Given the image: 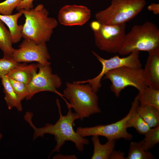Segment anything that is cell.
<instances>
[{"label":"cell","instance_id":"9","mask_svg":"<svg viewBox=\"0 0 159 159\" xmlns=\"http://www.w3.org/2000/svg\"><path fill=\"white\" fill-rule=\"evenodd\" d=\"M37 65L39 71L35 74L31 82L26 86L28 94L26 99H31L38 92L48 91L58 95L64 100L67 105H68L69 103L64 98L63 94L57 90L62 85L61 78L57 74L52 73L50 65H43L38 63Z\"/></svg>","mask_w":159,"mask_h":159},{"label":"cell","instance_id":"11","mask_svg":"<svg viewBox=\"0 0 159 159\" xmlns=\"http://www.w3.org/2000/svg\"><path fill=\"white\" fill-rule=\"evenodd\" d=\"M15 49L12 59L17 63L36 62L43 65H50V57L46 43H36L29 39H24Z\"/></svg>","mask_w":159,"mask_h":159},{"label":"cell","instance_id":"14","mask_svg":"<svg viewBox=\"0 0 159 159\" xmlns=\"http://www.w3.org/2000/svg\"><path fill=\"white\" fill-rule=\"evenodd\" d=\"M38 69L35 64L27 65L19 63L7 75L8 77L21 82L26 86L31 82Z\"/></svg>","mask_w":159,"mask_h":159},{"label":"cell","instance_id":"16","mask_svg":"<svg viewBox=\"0 0 159 159\" xmlns=\"http://www.w3.org/2000/svg\"><path fill=\"white\" fill-rule=\"evenodd\" d=\"M20 11L13 15L0 14V19L8 27L13 43L19 42L22 37L23 25L18 24V19L22 15Z\"/></svg>","mask_w":159,"mask_h":159},{"label":"cell","instance_id":"29","mask_svg":"<svg viewBox=\"0 0 159 159\" xmlns=\"http://www.w3.org/2000/svg\"><path fill=\"white\" fill-rule=\"evenodd\" d=\"M77 158L75 155H63L57 154L54 156L53 159H77Z\"/></svg>","mask_w":159,"mask_h":159},{"label":"cell","instance_id":"25","mask_svg":"<svg viewBox=\"0 0 159 159\" xmlns=\"http://www.w3.org/2000/svg\"><path fill=\"white\" fill-rule=\"evenodd\" d=\"M22 0H5L0 3V14L10 15L12 14Z\"/></svg>","mask_w":159,"mask_h":159},{"label":"cell","instance_id":"12","mask_svg":"<svg viewBox=\"0 0 159 159\" xmlns=\"http://www.w3.org/2000/svg\"><path fill=\"white\" fill-rule=\"evenodd\" d=\"M91 10L87 7L77 5H66L59 10L58 21L62 25L68 26H81L89 20Z\"/></svg>","mask_w":159,"mask_h":159},{"label":"cell","instance_id":"24","mask_svg":"<svg viewBox=\"0 0 159 159\" xmlns=\"http://www.w3.org/2000/svg\"><path fill=\"white\" fill-rule=\"evenodd\" d=\"M8 78L14 91L20 99L21 100L26 99L28 94L26 85L21 82L8 77Z\"/></svg>","mask_w":159,"mask_h":159},{"label":"cell","instance_id":"2","mask_svg":"<svg viewBox=\"0 0 159 159\" xmlns=\"http://www.w3.org/2000/svg\"><path fill=\"white\" fill-rule=\"evenodd\" d=\"M18 11L25 18L22 37L32 39L37 44L46 43L49 40L58 22L54 18L49 16V13L44 5L39 4L34 8Z\"/></svg>","mask_w":159,"mask_h":159},{"label":"cell","instance_id":"27","mask_svg":"<svg viewBox=\"0 0 159 159\" xmlns=\"http://www.w3.org/2000/svg\"><path fill=\"white\" fill-rule=\"evenodd\" d=\"M34 0H22L16 8V10L18 11L22 9L29 10L33 9V2Z\"/></svg>","mask_w":159,"mask_h":159},{"label":"cell","instance_id":"31","mask_svg":"<svg viewBox=\"0 0 159 159\" xmlns=\"http://www.w3.org/2000/svg\"><path fill=\"white\" fill-rule=\"evenodd\" d=\"M101 23L97 20L91 22L90 24V27L93 32L98 30L100 27Z\"/></svg>","mask_w":159,"mask_h":159},{"label":"cell","instance_id":"13","mask_svg":"<svg viewBox=\"0 0 159 159\" xmlns=\"http://www.w3.org/2000/svg\"><path fill=\"white\" fill-rule=\"evenodd\" d=\"M143 69L145 81L148 87L159 89V47L148 51Z\"/></svg>","mask_w":159,"mask_h":159},{"label":"cell","instance_id":"4","mask_svg":"<svg viewBox=\"0 0 159 159\" xmlns=\"http://www.w3.org/2000/svg\"><path fill=\"white\" fill-rule=\"evenodd\" d=\"M159 47V29L153 23L147 21L135 25L126 34L118 53L125 55L140 51L148 52Z\"/></svg>","mask_w":159,"mask_h":159},{"label":"cell","instance_id":"3","mask_svg":"<svg viewBox=\"0 0 159 159\" xmlns=\"http://www.w3.org/2000/svg\"><path fill=\"white\" fill-rule=\"evenodd\" d=\"M67 82L63 91L64 97L69 101L70 107L80 117L81 120L95 114L101 112L98 105V98L88 83Z\"/></svg>","mask_w":159,"mask_h":159},{"label":"cell","instance_id":"6","mask_svg":"<svg viewBox=\"0 0 159 159\" xmlns=\"http://www.w3.org/2000/svg\"><path fill=\"white\" fill-rule=\"evenodd\" d=\"M139 105L138 100L135 98L131 103V106L127 114L121 120L115 123L107 125H101L94 127H78L76 132L82 137L97 135L102 136L107 140L116 141L121 138L127 140L132 139L133 136L127 131L126 126L127 120L136 110Z\"/></svg>","mask_w":159,"mask_h":159},{"label":"cell","instance_id":"10","mask_svg":"<svg viewBox=\"0 0 159 159\" xmlns=\"http://www.w3.org/2000/svg\"><path fill=\"white\" fill-rule=\"evenodd\" d=\"M126 23L117 25L102 24L99 28L94 31L96 47L109 53H118L126 34Z\"/></svg>","mask_w":159,"mask_h":159},{"label":"cell","instance_id":"21","mask_svg":"<svg viewBox=\"0 0 159 159\" xmlns=\"http://www.w3.org/2000/svg\"><path fill=\"white\" fill-rule=\"evenodd\" d=\"M154 156L149 150L144 148L142 140L131 142L128 155L125 159H153Z\"/></svg>","mask_w":159,"mask_h":159},{"label":"cell","instance_id":"1","mask_svg":"<svg viewBox=\"0 0 159 159\" xmlns=\"http://www.w3.org/2000/svg\"><path fill=\"white\" fill-rule=\"evenodd\" d=\"M56 103L59 117L54 124L47 123L43 127H37L32 122L33 113L30 112H26L24 118L34 131L33 140H34L39 137L43 138L44 135L46 134L54 135L56 145L50 153L48 158L54 152H60L61 148L67 141L73 143L78 151L82 152L85 146L88 145L90 142L87 139L80 136L73 129L74 122L77 119H80V116L76 113L73 112L72 108L69 107H67L68 112L67 115H62L60 103L58 99L56 100Z\"/></svg>","mask_w":159,"mask_h":159},{"label":"cell","instance_id":"18","mask_svg":"<svg viewBox=\"0 0 159 159\" xmlns=\"http://www.w3.org/2000/svg\"><path fill=\"white\" fill-rule=\"evenodd\" d=\"M139 105L155 107L159 110V89L148 87L136 97Z\"/></svg>","mask_w":159,"mask_h":159},{"label":"cell","instance_id":"20","mask_svg":"<svg viewBox=\"0 0 159 159\" xmlns=\"http://www.w3.org/2000/svg\"><path fill=\"white\" fill-rule=\"evenodd\" d=\"M13 44L9 30L0 19V49L3 53L4 57L12 58L15 49L12 47Z\"/></svg>","mask_w":159,"mask_h":159},{"label":"cell","instance_id":"28","mask_svg":"<svg viewBox=\"0 0 159 159\" xmlns=\"http://www.w3.org/2000/svg\"><path fill=\"white\" fill-rule=\"evenodd\" d=\"M125 153L120 150H114L111 154L109 159H125Z\"/></svg>","mask_w":159,"mask_h":159},{"label":"cell","instance_id":"30","mask_svg":"<svg viewBox=\"0 0 159 159\" xmlns=\"http://www.w3.org/2000/svg\"><path fill=\"white\" fill-rule=\"evenodd\" d=\"M149 11H152L155 14H159V4L156 3H152L148 6Z\"/></svg>","mask_w":159,"mask_h":159},{"label":"cell","instance_id":"15","mask_svg":"<svg viewBox=\"0 0 159 159\" xmlns=\"http://www.w3.org/2000/svg\"><path fill=\"white\" fill-rule=\"evenodd\" d=\"M0 78L3 86L4 94V100L9 110L16 108L18 111L23 110L21 103L22 101L14 91L9 80L7 75L2 76Z\"/></svg>","mask_w":159,"mask_h":159},{"label":"cell","instance_id":"17","mask_svg":"<svg viewBox=\"0 0 159 159\" xmlns=\"http://www.w3.org/2000/svg\"><path fill=\"white\" fill-rule=\"evenodd\" d=\"M91 139L94 150L91 159H109L111 153L114 149L116 141L109 140L106 143L102 144L99 140V136H92Z\"/></svg>","mask_w":159,"mask_h":159},{"label":"cell","instance_id":"32","mask_svg":"<svg viewBox=\"0 0 159 159\" xmlns=\"http://www.w3.org/2000/svg\"><path fill=\"white\" fill-rule=\"evenodd\" d=\"M3 137V135L1 133H0V141Z\"/></svg>","mask_w":159,"mask_h":159},{"label":"cell","instance_id":"22","mask_svg":"<svg viewBox=\"0 0 159 159\" xmlns=\"http://www.w3.org/2000/svg\"><path fill=\"white\" fill-rule=\"evenodd\" d=\"M126 126L127 128L134 127L139 134L143 135L151 128L137 112L136 110L127 120Z\"/></svg>","mask_w":159,"mask_h":159},{"label":"cell","instance_id":"8","mask_svg":"<svg viewBox=\"0 0 159 159\" xmlns=\"http://www.w3.org/2000/svg\"><path fill=\"white\" fill-rule=\"evenodd\" d=\"M139 52H132L125 57L121 58L116 55L110 59H106L100 57L94 51H92L93 54L102 64L101 71L97 76L92 79L76 82L78 83H89L91 86L93 91L97 93L101 86L102 79L108 71L123 67L142 68V64L139 59Z\"/></svg>","mask_w":159,"mask_h":159},{"label":"cell","instance_id":"19","mask_svg":"<svg viewBox=\"0 0 159 159\" xmlns=\"http://www.w3.org/2000/svg\"><path fill=\"white\" fill-rule=\"evenodd\" d=\"M136 111L150 128L159 125V110L156 108L139 105Z\"/></svg>","mask_w":159,"mask_h":159},{"label":"cell","instance_id":"5","mask_svg":"<svg viewBox=\"0 0 159 159\" xmlns=\"http://www.w3.org/2000/svg\"><path fill=\"white\" fill-rule=\"evenodd\" d=\"M146 4L145 0H112L110 6L96 13L95 17L106 25L125 24L136 16Z\"/></svg>","mask_w":159,"mask_h":159},{"label":"cell","instance_id":"7","mask_svg":"<svg viewBox=\"0 0 159 159\" xmlns=\"http://www.w3.org/2000/svg\"><path fill=\"white\" fill-rule=\"evenodd\" d=\"M103 79L111 82L110 88L115 96H120L121 91L126 87L132 86L140 92L148 86L144 77L143 69L123 67L112 70L107 72Z\"/></svg>","mask_w":159,"mask_h":159},{"label":"cell","instance_id":"26","mask_svg":"<svg viewBox=\"0 0 159 159\" xmlns=\"http://www.w3.org/2000/svg\"><path fill=\"white\" fill-rule=\"evenodd\" d=\"M18 63L12 58L4 57L0 59V78L2 76L7 75Z\"/></svg>","mask_w":159,"mask_h":159},{"label":"cell","instance_id":"23","mask_svg":"<svg viewBox=\"0 0 159 159\" xmlns=\"http://www.w3.org/2000/svg\"><path fill=\"white\" fill-rule=\"evenodd\" d=\"M144 135L143 147L145 150H149L159 142V125L151 128Z\"/></svg>","mask_w":159,"mask_h":159}]
</instances>
